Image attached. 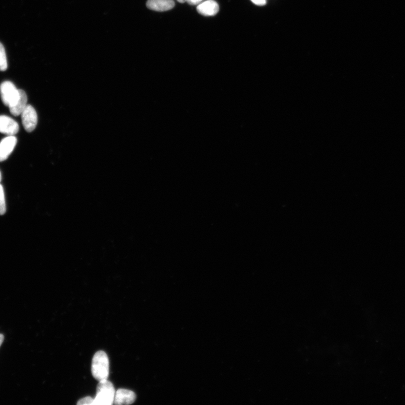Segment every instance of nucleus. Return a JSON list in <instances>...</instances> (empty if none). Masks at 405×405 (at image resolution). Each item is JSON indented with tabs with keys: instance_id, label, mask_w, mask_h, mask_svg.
Listing matches in <instances>:
<instances>
[{
	"instance_id": "obj_15",
	"label": "nucleus",
	"mask_w": 405,
	"mask_h": 405,
	"mask_svg": "<svg viewBox=\"0 0 405 405\" xmlns=\"http://www.w3.org/2000/svg\"><path fill=\"white\" fill-rule=\"evenodd\" d=\"M251 1L257 6H264L266 4L265 0H251Z\"/></svg>"
},
{
	"instance_id": "obj_16",
	"label": "nucleus",
	"mask_w": 405,
	"mask_h": 405,
	"mask_svg": "<svg viewBox=\"0 0 405 405\" xmlns=\"http://www.w3.org/2000/svg\"><path fill=\"white\" fill-rule=\"evenodd\" d=\"M178 3H184L186 2V0H177Z\"/></svg>"
},
{
	"instance_id": "obj_5",
	"label": "nucleus",
	"mask_w": 405,
	"mask_h": 405,
	"mask_svg": "<svg viewBox=\"0 0 405 405\" xmlns=\"http://www.w3.org/2000/svg\"><path fill=\"white\" fill-rule=\"evenodd\" d=\"M17 143V139L14 136L4 138L0 143V162L6 161L14 151Z\"/></svg>"
},
{
	"instance_id": "obj_9",
	"label": "nucleus",
	"mask_w": 405,
	"mask_h": 405,
	"mask_svg": "<svg viewBox=\"0 0 405 405\" xmlns=\"http://www.w3.org/2000/svg\"><path fill=\"white\" fill-rule=\"evenodd\" d=\"M219 6L214 0H207L199 4L197 11L204 16L211 17L216 15L219 11Z\"/></svg>"
},
{
	"instance_id": "obj_2",
	"label": "nucleus",
	"mask_w": 405,
	"mask_h": 405,
	"mask_svg": "<svg viewBox=\"0 0 405 405\" xmlns=\"http://www.w3.org/2000/svg\"><path fill=\"white\" fill-rule=\"evenodd\" d=\"M115 389L113 384L108 379L99 381L94 405H111L114 403Z\"/></svg>"
},
{
	"instance_id": "obj_6",
	"label": "nucleus",
	"mask_w": 405,
	"mask_h": 405,
	"mask_svg": "<svg viewBox=\"0 0 405 405\" xmlns=\"http://www.w3.org/2000/svg\"><path fill=\"white\" fill-rule=\"evenodd\" d=\"M18 123L13 118L6 116H0V132L14 136L19 131Z\"/></svg>"
},
{
	"instance_id": "obj_17",
	"label": "nucleus",
	"mask_w": 405,
	"mask_h": 405,
	"mask_svg": "<svg viewBox=\"0 0 405 405\" xmlns=\"http://www.w3.org/2000/svg\"><path fill=\"white\" fill-rule=\"evenodd\" d=\"M2 179V173L1 172H0V182H1Z\"/></svg>"
},
{
	"instance_id": "obj_11",
	"label": "nucleus",
	"mask_w": 405,
	"mask_h": 405,
	"mask_svg": "<svg viewBox=\"0 0 405 405\" xmlns=\"http://www.w3.org/2000/svg\"><path fill=\"white\" fill-rule=\"evenodd\" d=\"M8 68V62L6 51L2 43H0V71H6Z\"/></svg>"
},
{
	"instance_id": "obj_1",
	"label": "nucleus",
	"mask_w": 405,
	"mask_h": 405,
	"mask_svg": "<svg viewBox=\"0 0 405 405\" xmlns=\"http://www.w3.org/2000/svg\"><path fill=\"white\" fill-rule=\"evenodd\" d=\"M92 372L93 377L99 381L108 379L109 373V361L107 354L103 351L94 354L92 360Z\"/></svg>"
},
{
	"instance_id": "obj_13",
	"label": "nucleus",
	"mask_w": 405,
	"mask_h": 405,
	"mask_svg": "<svg viewBox=\"0 0 405 405\" xmlns=\"http://www.w3.org/2000/svg\"><path fill=\"white\" fill-rule=\"evenodd\" d=\"M94 401V399L92 397H84L81 399H79L78 402H77V404L78 405H83V404H93Z\"/></svg>"
},
{
	"instance_id": "obj_3",
	"label": "nucleus",
	"mask_w": 405,
	"mask_h": 405,
	"mask_svg": "<svg viewBox=\"0 0 405 405\" xmlns=\"http://www.w3.org/2000/svg\"><path fill=\"white\" fill-rule=\"evenodd\" d=\"M0 95L4 104L9 107L17 99L19 89L11 81H5L0 85Z\"/></svg>"
},
{
	"instance_id": "obj_14",
	"label": "nucleus",
	"mask_w": 405,
	"mask_h": 405,
	"mask_svg": "<svg viewBox=\"0 0 405 405\" xmlns=\"http://www.w3.org/2000/svg\"><path fill=\"white\" fill-rule=\"evenodd\" d=\"M203 0H186V2L189 4L192 5V6H195V5H199L201 4Z\"/></svg>"
},
{
	"instance_id": "obj_12",
	"label": "nucleus",
	"mask_w": 405,
	"mask_h": 405,
	"mask_svg": "<svg viewBox=\"0 0 405 405\" xmlns=\"http://www.w3.org/2000/svg\"><path fill=\"white\" fill-rule=\"evenodd\" d=\"M7 211L6 197H5V193L4 188L0 184V215H3L6 213Z\"/></svg>"
},
{
	"instance_id": "obj_10",
	"label": "nucleus",
	"mask_w": 405,
	"mask_h": 405,
	"mask_svg": "<svg viewBox=\"0 0 405 405\" xmlns=\"http://www.w3.org/2000/svg\"><path fill=\"white\" fill-rule=\"evenodd\" d=\"M148 9L156 12H166L174 7L173 0H148Z\"/></svg>"
},
{
	"instance_id": "obj_8",
	"label": "nucleus",
	"mask_w": 405,
	"mask_h": 405,
	"mask_svg": "<svg viewBox=\"0 0 405 405\" xmlns=\"http://www.w3.org/2000/svg\"><path fill=\"white\" fill-rule=\"evenodd\" d=\"M137 396L131 390L119 389L115 394L114 404H130L136 400Z\"/></svg>"
},
{
	"instance_id": "obj_7",
	"label": "nucleus",
	"mask_w": 405,
	"mask_h": 405,
	"mask_svg": "<svg viewBox=\"0 0 405 405\" xmlns=\"http://www.w3.org/2000/svg\"><path fill=\"white\" fill-rule=\"evenodd\" d=\"M27 101L26 93L22 89H19L17 99L9 107L10 111L14 116H20L28 106Z\"/></svg>"
},
{
	"instance_id": "obj_4",
	"label": "nucleus",
	"mask_w": 405,
	"mask_h": 405,
	"mask_svg": "<svg viewBox=\"0 0 405 405\" xmlns=\"http://www.w3.org/2000/svg\"><path fill=\"white\" fill-rule=\"evenodd\" d=\"M22 124L26 131L31 132L36 127L38 122V116L36 110L28 105L21 114Z\"/></svg>"
}]
</instances>
